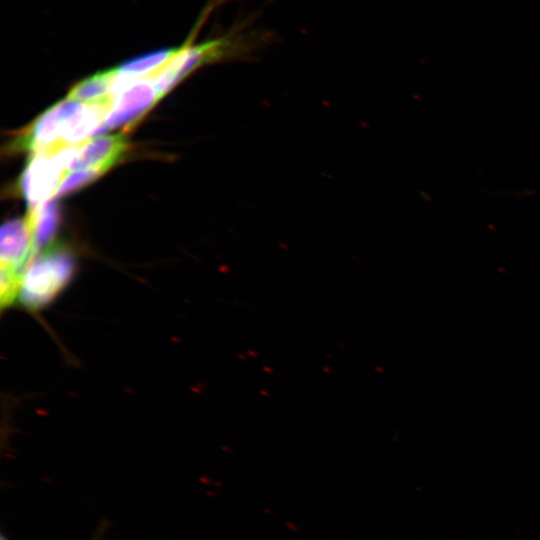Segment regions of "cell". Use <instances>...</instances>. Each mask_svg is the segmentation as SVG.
Masks as SVG:
<instances>
[{
    "label": "cell",
    "instance_id": "cell-1",
    "mask_svg": "<svg viewBox=\"0 0 540 540\" xmlns=\"http://www.w3.org/2000/svg\"><path fill=\"white\" fill-rule=\"evenodd\" d=\"M200 25H197L193 35L178 47L175 55L151 74L161 98L200 67L220 61L253 58L255 53L263 48L267 39V36L261 32L240 27L220 37L194 44L192 40Z\"/></svg>",
    "mask_w": 540,
    "mask_h": 540
},
{
    "label": "cell",
    "instance_id": "cell-2",
    "mask_svg": "<svg viewBox=\"0 0 540 540\" xmlns=\"http://www.w3.org/2000/svg\"><path fill=\"white\" fill-rule=\"evenodd\" d=\"M75 270L76 260L71 249L54 241L27 265L17 301L30 313L38 314L65 290Z\"/></svg>",
    "mask_w": 540,
    "mask_h": 540
},
{
    "label": "cell",
    "instance_id": "cell-3",
    "mask_svg": "<svg viewBox=\"0 0 540 540\" xmlns=\"http://www.w3.org/2000/svg\"><path fill=\"white\" fill-rule=\"evenodd\" d=\"M0 242V307L5 310L17 302L22 275L35 257L28 217L6 221Z\"/></svg>",
    "mask_w": 540,
    "mask_h": 540
},
{
    "label": "cell",
    "instance_id": "cell-4",
    "mask_svg": "<svg viewBox=\"0 0 540 540\" xmlns=\"http://www.w3.org/2000/svg\"><path fill=\"white\" fill-rule=\"evenodd\" d=\"M84 103L64 99L48 108L21 135L14 139L10 150L30 151L32 154L63 146L62 138L72 117Z\"/></svg>",
    "mask_w": 540,
    "mask_h": 540
},
{
    "label": "cell",
    "instance_id": "cell-5",
    "mask_svg": "<svg viewBox=\"0 0 540 540\" xmlns=\"http://www.w3.org/2000/svg\"><path fill=\"white\" fill-rule=\"evenodd\" d=\"M59 148L34 153L23 171L20 188L28 211L54 198L59 184L68 173Z\"/></svg>",
    "mask_w": 540,
    "mask_h": 540
},
{
    "label": "cell",
    "instance_id": "cell-6",
    "mask_svg": "<svg viewBox=\"0 0 540 540\" xmlns=\"http://www.w3.org/2000/svg\"><path fill=\"white\" fill-rule=\"evenodd\" d=\"M160 99L151 75L129 79L113 97L98 136L110 129L132 125Z\"/></svg>",
    "mask_w": 540,
    "mask_h": 540
},
{
    "label": "cell",
    "instance_id": "cell-7",
    "mask_svg": "<svg viewBox=\"0 0 540 540\" xmlns=\"http://www.w3.org/2000/svg\"><path fill=\"white\" fill-rule=\"evenodd\" d=\"M127 147V139L123 134L94 137L78 147L69 172L96 169L104 174L120 161Z\"/></svg>",
    "mask_w": 540,
    "mask_h": 540
},
{
    "label": "cell",
    "instance_id": "cell-8",
    "mask_svg": "<svg viewBox=\"0 0 540 540\" xmlns=\"http://www.w3.org/2000/svg\"><path fill=\"white\" fill-rule=\"evenodd\" d=\"M115 68L97 72L74 85L66 98L85 104H110Z\"/></svg>",
    "mask_w": 540,
    "mask_h": 540
},
{
    "label": "cell",
    "instance_id": "cell-9",
    "mask_svg": "<svg viewBox=\"0 0 540 540\" xmlns=\"http://www.w3.org/2000/svg\"><path fill=\"white\" fill-rule=\"evenodd\" d=\"M33 234L35 256L54 242L59 224V209L55 198H52L27 215Z\"/></svg>",
    "mask_w": 540,
    "mask_h": 540
},
{
    "label": "cell",
    "instance_id": "cell-10",
    "mask_svg": "<svg viewBox=\"0 0 540 540\" xmlns=\"http://www.w3.org/2000/svg\"><path fill=\"white\" fill-rule=\"evenodd\" d=\"M177 50L178 47L166 48L133 58L116 67L117 73L130 79L151 75L164 66Z\"/></svg>",
    "mask_w": 540,
    "mask_h": 540
},
{
    "label": "cell",
    "instance_id": "cell-11",
    "mask_svg": "<svg viewBox=\"0 0 540 540\" xmlns=\"http://www.w3.org/2000/svg\"><path fill=\"white\" fill-rule=\"evenodd\" d=\"M103 173L96 169L75 170L67 173L59 184L54 198L70 194L91 183Z\"/></svg>",
    "mask_w": 540,
    "mask_h": 540
},
{
    "label": "cell",
    "instance_id": "cell-12",
    "mask_svg": "<svg viewBox=\"0 0 540 540\" xmlns=\"http://www.w3.org/2000/svg\"><path fill=\"white\" fill-rule=\"evenodd\" d=\"M0 540H7V539L2 535Z\"/></svg>",
    "mask_w": 540,
    "mask_h": 540
}]
</instances>
